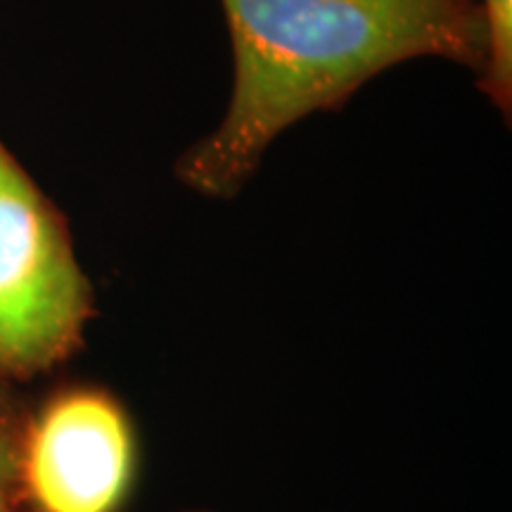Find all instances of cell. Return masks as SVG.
Returning <instances> with one entry per match:
<instances>
[{"instance_id": "obj_1", "label": "cell", "mask_w": 512, "mask_h": 512, "mask_svg": "<svg viewBox=\"0 0 512 512\" xmlns=\"http://www.w3.org/2000/svg\"><path fill=\"white\" fill-rule=\"evenodd\" d=\"M233 91L221 124L176 164L188 188L230 197L280 133L330 112L384 69L441 57L484 79L491 57L484 0H221Z\"/></svg>"}, {"instance_id": "obj_2", "label": "cell", "mask_w": 512, "mask_h": 512, "mask_svg": "<svg viewBox=\"0 0 512 512\" xmlns=\"http://www.w3.org/2000/svg\"><path fill=\"white\" fill-rule=\"evenodd\" d=\"M91 287L60 216L0 143V368L34 373L79 342Z\"/></svg>"}, {"instance_id": "obj_3", "label": "cell", "mask_w": 512, "mask_h": 512, "mask_svg": "<svg viewBox=\"0 0 512 512\" xmlns=\"http://www.w3.org/2000/svg\"><path fill=\"white\" fill-rule=\"evenodd\" d=\"M136 477V439L110 396L72 392L36 420L24 479L38 512H117Z\"/></svg>"}, {"instance_id": "obj_4", "label": "cell", "mask_w": 512, "mask_h": 512, "mask_svg": "<svg viewBox=\"0 0 512 512\" xmlns=\"http://www.w3.org/2000/svg\"><path fill=\"white\" fill-rule=\"evenodd\" d=\"M489 12L491 57L479 91L496 105L505 121L512 112V0H484Z\"/></svg>"}, {"instance_id": "obj_5", "label": "cell", "mask_w": 512, "mask_h": 512, "mask_svg": "<svg viewBox=\"0 0 512 512\" xmlns=\"http://www.w3.org/2000/svg\"><path fill=\"white\" fill-rule=\"evenodd\" d=\"M15 472H17L15 453H12L10 441L5 439L3 432H0V489H5V484L15 477Z\"/></svg>"}, {"instance_id": "obj_6", "label": "cell", "mask_w": 512, "mask_h": 512, "mask_svg": "<svg viewBox=\"0 0 512 512\" xmlns=\"http://www.w3.org/2000/svg\"><path fill=\"white\" fill-rule=\"evenodd\" d=\"M0 512H8V508H5V501H3V489H0Z\"/></svg>"}]
</instances>
